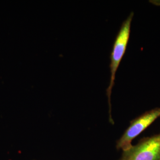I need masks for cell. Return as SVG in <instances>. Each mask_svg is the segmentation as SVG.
Returning <instances> with one entry per match:
<instances>
[{
  "mask_svg": "<svg viewBox=\"0 0 160 160\" xmlns=\"http://www.w3.org/2000/svg\"><path fill=\"white\" fill-rule=\"evenodd\" d=\"M160 117V108H157L145 112L132 120L129 126L117 141L116 148L126 150L132 146V141Z\"/></svg>",
  "mask_w": 160,
  "mask_h": 160,
  "instance_id": "cell-3",
  "label": "cell"
},
{
  "mask_svg": "<svg viewBox=\"0 0 160 160\" xmlns=\"http://www.w3.org/2000/svg\"><path fill=\"white\" fill-rule=\"evenodd\" d=\"M133 12H131L129 16L122 23L119 32L117 35L113 46L112 51L111 52L110 65V81L109 86L106 90V94L108 98L109 108V121L112 124H114V121L112 116V106H111V94L112 88L113 87L116 71L119 66L120 61L126 51V47L129 39L132 18Z\"/></svg>",
  "mask_w": 160,
  "mask_h": 160,
  "instance_id": "cell-1",
  "label": "cell"
},
{
  "mask_svg": "<svg viewBox=\"0 0 160 160\" xmlns=\"http://www.w3.org/2000/svg\"><path fill=\"white\" fill-rule=\"evenodd\" d=\"M119 160H160V133L123 151Z\"/></svg>",
  "mask_w": 160,
  "mask_h": 160,
  "instance_id": "cell-2",
  "label": "cell"
}]
</instances>
